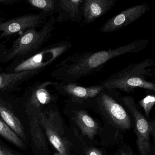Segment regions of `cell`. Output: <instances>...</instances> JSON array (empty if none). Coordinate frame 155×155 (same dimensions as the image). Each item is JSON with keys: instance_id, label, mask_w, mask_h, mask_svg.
Returning <instances> with one entry per match:
<instances>
[{"instance_id": "cell-4", "label": "cell", "mask_w": 155, "mask_h": 155, "mask_svg": "<svg viewBox=\"0 0 155 155\" xmlns=\"http://www.w3.org/2000/svg\"><path fill=\"white\" fill-rule=\"evenodd\" d=\"M71 46L72 43L68 41H60L50 45L26 59L18 62L12 72L41 71L68 51Z\"/></svg>"}, {"instance_id": "cell-9", "label": "cell", "mask_w": 155, "mask_h": 155, "mask_svg": "<svg viewBox=\"0 0 155 155\" xmlns=\"http://www.w3.org/2000/svg\"><path fill=\"white\" fill-rule=\"evenodd\" d=\"M150 9L148 4L145 3L124 10L108 20L100 28V31L110 33L123 28L140 18Z\"/></svg>"}, {"instance_id": "cell-22", "label": "cell", "mask_w": 155, "mask_h": 155, "mask_svg": "<svg viewBox=\"0 0 155 155\" xmlns=\"http://www.w3.org/2000/svg\"><path fill=\"white\" fill-rule=\"evenodd\" d=\"M0 155H18L11 152L9 150L0 147Z\"/></svg>"}, {"instance_id": "cell-21", "label": "cell", "mask_w": 155, "mask_h": 155, "mask_svg": "<svg viewBox=\"0 0 155 155\" xmlns=\"http://www.w3.org/2000/svg\"><path fill=\"white\" fill-rule=\"evenodd\" d=\"M87 155H103L100 150L97 149L92 148L89 149L86 151Z\"/></svg>"}, {"instance_id": "cell-25", "label": "cell", "mask_w": 155, "mask_h": 155, "mask_svg": "<svg viewBox=\"0 0 155 155\" xmlns=\"http://www.w3.org/2000/svg\"><path fill=\"white\" fill-rule=\"evenodd\" d=\"M54 155H61V154H60V153H59V152H58V153H56V154Z\"/></svg>"}, {"instance_id": "cell-16", "label": "cell", "mask_w": 155, "mask_h": 155, "mask_svg": "<svg viewBox=\"0 0 155 155\" xmlns=\"http://www.w3.org/2000/svg\"><path fill=\"white\" fill-rule=\"evenodd\" d=\"M0 117L6 124L21 139H26L23 125L18 118L4 105L0 103Z\"/></svg>"}, {"instance_id": "cell-11", "label": "cell", "mask_w": 155, "mask_h": 155, "mask_svg": "<svg viewBox=\"0 0 155 155\" xmlns=\"http://www.w3.org/2000/svg\"><path fill=\"white\" fill-rule=\"evenodd\" d=\"M118 0H83L82 21L90 24L111 10Z\"/></svg>"}, {"instance_id": "cell-20", "label": "cell", "mask_w": 155, "mask_h": 155, "mask_svg": "<svg viewBox=\"0 0 155 155\" xmlns=\"http://www.w3.org/2000/svg\"><path fill=\"white\" fill-rule=\"evenodd\" d=\"M155 103V96L154 94H148L139 101L140 105L145 111L147 117H148Z\"/></svg>"}, {"instance_id": "cell-6", "label": "cell", "mask_w": 155, "mask_h": 155, "mask_svg": "<svg viewBox=\"0 0 155 155\" xmlns=\"http://www.w3.org/2000/svg\"><path fill=\"white\" fill-rule=\"evenodd\" d=\"M41 127L50 142L61 155H69L70 143L65 136L62 121L55 111L40 112L38 115Z\"/></svg>"}, {"instance_id": "cell-13", "label": "cell", "mask_w": 155, "mask_h": 155, "mask_svg": "<svg viewBox=\"0 0 155 155\" xmlns=\"http://www.w3.org/2000/svg\"><path fill=\"white\" fill-rule=\"evenodd\" d=\"M41 71H30L0 74V90L12 87L34 77Z\"/></svg>"}, {"instance_id": "cell-17", "label": "cell", "mask_w": 155, "mask_h": 155, "mask_svg": "<svg viewBox=\"0 0 155 155\" xmlns=\"http://www.w3.org/2000/svg\"><path fill=\"white\" fill-rule=\"evenodd\" d=\"M31 131L34 144L40 149L45 150L47 143L44 134L41 128L38 115L34 116L30 121Z\"/></svg>"}, {"instance_id": "cell-12", "label": "cell", "mask_w": 155, "mask_h": 155, "mask_svg": "<svg viewBox=\"0 0 155 155\" xmlns=\"http://www.w3.org/2000/svg\"><path fill=\"white\" fill-rule=\"evenodd\" d=\"M83 0L56 1V21L61 23L67 21L79 23L82 20V6Z\"/></svg>"}, {"instance_id": "cell-18", "label": "cell", "mask_w": 155, "mask_h": 155, "mask_svg": "<svg viewBox=\"0 0 155 155\" xmlns=\"http://www.w3.org/2000/svg\"><path fill=\"white\" fill-rule=\"evenodd\" d=\"M0 135L19 148H23L22 140L6 124L0 117Z\"/></svg>"}, {"instance_id": "cell-3", "label": "cell", "mask_w": 155, "mask_h": 155, "mask_svg": "<svg viewBox=\"0 0 155 155\" xmlns=\"http://www.w3.org/2000/svg\"><path fill=\"white\" fill-rule=\"evenodd\" d=\"M56 22V18L52 15L39 30L32 28L22 32L14 41L11 48L4 51L0 58V62H8L38 51L50 38Z\"/></svg>"}, {"instance_id": "cell-1", "label": "cell", "mask_w": 155, "mask_h": 155, "mask_svg": "<svg viewBox=\"0 0 155 155\" xmlns=\"http://www.w3.org/2000/svg\"><path fill=\"white\" fill-rule=\"evenodd\" d=\"M147 39L137 40L115 49L76 52L61 61L52 76L61 82H76L83 77L100 71L110 60L127 53H137L148 45Z\"/></svg>"}, {"instance_id": "cell-7", "label": "cell", "mask_w": 155, "mask_h": 155, "mask_svg": "<svg viewBox=\"0 0 155 155\" xmlns=\"http://www.w3.org/2000/svg\"><path fill=\"white\" fill-rule=\"evenodd\" d=\"M115 91L104 89L94 99L116 127L122 130H129L131 126L130 117L114 97Z\"/></svg>"}, {"instance_id": "cell-2", "label": "cell", "mask_w": 155, "mask_h": 155, "mask_svg": "<svg viewBox=\"0 0 155 155\" xmlns=\"http://www.w3.org/2000/svg\"><path fill=\"white\" fill-rule=\"evenodd\" d=\"M155 66L153 60L147 58L130 64L99 84L104 89L110 90L131 92L140 88L154 92L155 82L150 79L154 77Z\"/></svg>"}, {"instance_id": "cell-19", "label": "cell", "mask_w": 155, "mask_h": 155, "mask_svg": "<svg viewBox=\"0 0 155 155\" xmlns=\"http://www.w3.org/2000/svg\"><path fill=\"white\" fill-rule=\"evenodd\" d=\"M28 2L48 15L52 16L56 13V0H28Z\"/></svg>"}, {"instance_id": "cell-5", "label": "cell", "mask_w": 155, "mask_h": 155, "mask_svg": "<svg viewBox=\"0 0 155 155\" xmlns=\"http://www.w3.org/2000/svg\"><path fill=\"white\" fill-rule=\"evenodd\" d=\"M121 100L134 117L137 137V144L140 155H154L150 140V135L155 136V121H148L138 109L132 96L122 97Z\"/></svg>"}, {"instance_id": "cell-23", "label": "cell", "mask_w": 155, "mask_h": 155, "mask_svg": "<svg viewBox=\"0 0 155 155\" xmlns=\"http://www.w3.org/2000/svg\"><path fill=\"white\" fill-rule=\"evenodd\" d=\"M18 2V1L16 0H0V3L6 5H12Z\"/></svg>"}, {"instance_id": "cell-8", "label": "cell", "mask_w": 155, "mask_h": 155, "mask_svg": "<svg viewBox=\"0 0 155 155\" xmlns=\"http://www.w3.org/2000/svg\"><path fill=\"white\" fill-rule=\"evenodd\" d=\"M47 16L46 13L41 12L19 16L7 21H0V31L2 32L0 39L24 32L29 29L36 28L45 24Z\"/></svg>"}, {"instance_id": "cell-14", "label": "cell", "mask_w": 155, "mask_h": 155, "mask_svg": "<svg viewBox=\"0 0 155 155\" xmlns=\"http://www.w3.org/2000/svg\"><path fill=\"white\" fill-rule=\"evenodd\" d=\"M55 83L52 81H46L36 87L30 98V106L35 109H39L49 104L52 100V97L47 87L54 86Z\"/></svg>"}, {"instance_id": "cell-15", "label": "cell", "mask_w": 155, "mask_h": 155, "mask_svg": "<svg viewBox=\"0 0 155 155\" xmlns=\"http://www.w3.org/2000/svg\"><path fill=\"white\" fill-rule=\"evenodd\" d=\"M76 121L82 134L90 139H93L98 130L97 123L83 110L77 112Z\"/></svg>"}, {"instance_id": "cell-24", "label": "cell", "mask_w": 155, "mask_h": 155, "mask_svg": "<svg viewBox=\"0 0 155 155\" xmlns=\"http://www.w3.org/2000/svg\"><path fill=\"white\" fill-rule=\"evenodd\" d=\"M120 155H130L129 154L125 152V151H121L120 152Z\"/></svg>"}, {"instance_id": "cell-10", "label": "cell", "mask_w": 155, "mask_h": 155, "mask_svg": "<svg viewBox=\"0 0 155 155\" xmlns=\"http://www.w3.org/2000/svg\"><path fill=\"white\" fill-rule=\"evenodd\" d=\"M57 91L68 96L72 101L83 102L95 97L103 89L100 84L84 87L77 82H57L54 85Z\"/></svg>"}]
</instances>
